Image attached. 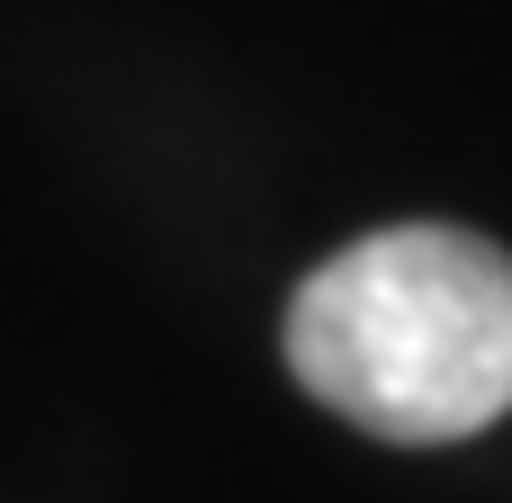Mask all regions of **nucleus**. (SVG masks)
Returning a JSON list of instances; mask_svg holds the SVG:
<instances>
[{"instance_id":"nucleus-1","label":"nucleus","mask_w":512,"mask_h":503,"mask_svg":"<svg viewBox=\"0 0 512 503\" xmlns=\"http://www.w3.org/2000/svg\"><path fill=\"white\" fill-rule=\"evenodd\" d=\"M297 387L378 441H468L512 414V252L459 225H387L288 306Z\"/></svg>"}]
</instances>
